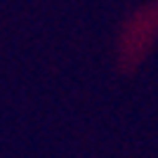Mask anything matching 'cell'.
<instances>
[{
  "label": "cell",
  "mask_w": 158,
  "mask_h": 158,
  "mask_svg": "<svg viewBox=\"0 0 158 158\" xmlns=\"http://www.w3.org/2000/svg\"><path fill=\"white\" fill-rule=\"evenodd\" d=\"M158 35V2L144 7L142 12L132 19L123 38V59L135 64L139 57L151 47L153 38Z\"/></svg>",
  "instance_id": "1"
}]
</instances>
